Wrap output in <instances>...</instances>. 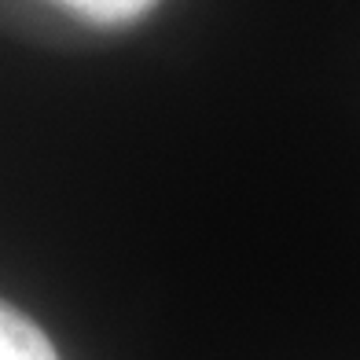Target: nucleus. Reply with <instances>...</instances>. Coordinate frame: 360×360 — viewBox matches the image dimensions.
<instances>
[{"label":"nucleus","mask_w":360,"mask_h":360,"mask_svg":"<svg viewBox=\"0 0 360 360\" xmlns=\"http://www.w3.org/2000/svg\"><path fill=\"white\" fill-rule=\"evenodd\" d=\"M0 360H59L41 327L15 305L0 302Z\"/></svg>","instance_id":"obj_1"},{"label":"nucleus","mask_w":360,"mask_h":360,"mask_svg":"<svg viewBox=\"0 0 360 360\" xmlns=\"http://www.w3.org/2000/svg\"><path fill=\"white\" fill-rule=\"evenodd\" d=\"M63 8H70L74 15H81L85 22L96 26H122L140 19L143 11H151L158 0H59Z\"/></svg>","instance_id":"obj_2"}]
</instances>
